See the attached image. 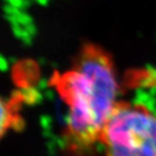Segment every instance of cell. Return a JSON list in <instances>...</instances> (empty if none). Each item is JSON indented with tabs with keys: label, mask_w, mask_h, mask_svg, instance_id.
<instances>
[{
	"label": "cell",
	"mask_w": 156,
	"mask_h": 156,
	"mask_svg": "<svg viewBox=\"0 0 156 156\" xmlns=\"http://www.w3.org/2000/svg\"><path fill=\"white\" fill-rule=\"evenodd\" d=\"M50 85L66 107L64 138L73 151L100 144L103 130L120 99V85L111 55L87 44L73 64L55 73Z\"/></svg>",
	"instance_id": "cell-1"
},
{
	"label": "cell",
	"mask_w": 156,
	"mask_h": 156,
	"mask_svg": "<svg viewBox=\"0 0 156 156\" xmlns=\"http://www.w3.org/2000/svg\"><path fill=\"white\" fill-rule=\"evenodd\" d=\"M104 156H156V108L120 100L103 130Z\"/></svg>",
	"instance_id": "cell-2"
}]
</instances>
